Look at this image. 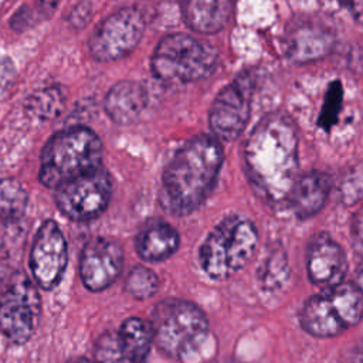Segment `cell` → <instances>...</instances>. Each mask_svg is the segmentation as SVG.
<instances>
[{"label": "cell", "mask_w": 363, "mask_h": 363, "mask_svg": "<svg viewBox=\"0 0 363 363\" xmlns=\"http://www.w3.org/2000/svg\"><path fill=\"white\" fill-rule=\"evenodd\" d=\"M244 170L255 193L271 204L288 200L298 179V135L292 121L272 112L248 135L242 147Z\"/></svg>", "instance_id": "1"}, {"label": "cell", "mask_w": 363, "mask_h": 363, "mask_svg": "<svg viewBox=\"0 0 363 363\" xmlns=\"http://www.w3.org/2000/svg\"><path fill=\"white\" fill-rule=\"evenodd\" d=\"M223 163L217 139L200 135L173 156L163 172L160 203L174 216L194 211L210 194Z\"/></svg>", "instance_id": "2"}, {"label": "cell", "mask_w": 363, "mask_h": 363, "mask_svg": "<svg viewBox=\"0 0 363 363\" xmlns=\"http://www.w3.org/2000/svg\"><path fill=\"white\" fill-rule=\"evenodd\" d=\"M153 343L167 357L182 363H201L216 352L204 311L191 301H160L150 318Z\"/></svg>", "instance_id": "3"}, {"label": "cell", "mask_w": 363, "mask_h": 363, "mask_svg": "<svg viewBox=\"0 0 363 363\" xmlns=\"http://www.w3.org/2000/svg\"><path fill=\"white\" fill-rule=\"evenodd\" d=\"M102 142L98 135L84 126L55 133L44 146L38 179L50 189L92 172L101 166Z\"/></svg>", "instance_id": "4"}, {"label": "cell", "mask_w": 363, "mask_h": 363, "mask_svg": "<svg viewBox=\"0 0 363 363\" xmlns=\"http://www.w3.org/2000/svg\"><path fill=\"white\" fill-rule=\"evenodd\" d=\"M257 245L258 231L254 223L240 216H228L201 242L200 267L208 278L224 281L251 261Z\"/></svg>", "instance_id": "5"}, {"label": "cell", "mask_w": 363, "mask_h": 363, "mask_svg": "<svg viewBox=\"0 0 363 363\" xmlns=\"http://www.w3.org/2000/svg\"><path fill=\"white\" fill-rule=\"evenodd\" d=\"M363 292L354 282H342L309 296L299 313L301 328L315 337H335L360 323Z\"/></svg>", "instance_id": "6"}, {"label": "cell", "mask_w": 363, "mask_h": 363, "mask_svg": "<svg viewBox=\"0 0 363 363\" xmlns=\"http://www.w3.org/2000/svg\"><path fill=\"white\" fill-rule=\"evenodd\" d=\"M217 65V50L186 33H173L163 37L150 61L153 75L169 84L204 79L216 71Z\"/></svg>", "instance_id": "7"}, {"label": "cell", "mask_w": 363, "mask_h": 363, "mask_svg": "<svg viewBox=\"0 0 363 363\" xmlns=\"http://www.w3.org/2000/svg\"><path fill=\"white\" fill-rule=\"evenodd\" d=\"M145 31V17L136 7H123L102 20L89 37V52L96 61H116L130 54Z\"/></svg>", "instance_id": "8"}, {"label": "cell", "mask_w": 363, "mask_h": 363, "mask_svg": "<svg viewBox=\"0 0 363 363\" xmlns=\"http://www.w3.org/2000/svg\"><path fill=\"white\" fill-rule=\"evenodd\" d=\"M111 196L109 173L99 166L60 186L55 193V204L69 220L89 221L105 211Z\"/></svg>", "instance_id": "9"}, {"label": "cell", "mask_w": 363, "mask_h": 363, "mask_svg": "<svg viewBox=\"0 0 363 363\" xmlns=\"http://www.w3.org/2000/svg\"><path fill=\"white\" fill-rule=\"evenodd\" d=\"M41 312L35 285L21 278L11 284L0 298V330L16 345L26 343L34 333Z\"/></svg>", "instance_id": "10"}, {"label": "cell", "mask_w": 363, "mask_h": 363, "mask_svg": "<svg viewBox=\"0 0 363 363\" xmlns=\"http://www.w3.org/2000/svg\"><path fill=\"white\" fill-rule=\"evenodd\" d=\"M252 91L251 75L242 72L218 92L208 113V125L218 139L234 140L241 135L250 118Z\"/></svg>", "instance_id": "11"}, {"label": "cell", "mask_w": 363, "mask_h": 363, "mask_svg": "<svg viewBox=\"0 0 363 363\" xmlns=\"http://www.w3.org/2000/svg\"><path fill=\"white\" fill-rule=\"evenodd\" d=\"M67 261V241L61 228L54 220L44 221L35 233L30 252V268L35 282L44 289L57 286Z\"/></svg>", "instance_id": "12"}, {"label": "cell", "mask_w": 363, "mask_h": 363, "mask_svg": "<svg viewBox=\"0 0 363 363\" xmlns=\"http://www.w3.org/2000/svg\"><path fill=\"white\" fill-rule=\"evenodd\" d=\"M123 251L121 244L108 237L91 238L79 258V275L84 285L94 292L106 289L122 272Z\"/></svg>", "instance_id": "13"}, {"label": "cell", "mask_w": 363, "mask_h": 363, "mask_svg": "<svg viewBox=\"0 0 363 363\" xmlns=\"http://www.w3.org/2000/svg\"><path fill=\"white\" fill-rule=\"evenodd\" d=\"M306 271L311 282L323 289L342 284L347 272L345 250L328 233H318L308 245Z\"/></svg>", "instance_id": "14"}, {"label": "cell", "mask_w": 363, "mask_h": 363, "mask_svg": "<svg viewBox=\"0 0 363 363\" xmlns=\"http://www.w3.org/2000/svg\"><path fill=\"white\" fill-rule=\"evenodd\" d=\"M333 33L315 21H299L291 27L286 38V50L292 60L299 62L325 57L333 45Z\"/></svg>", "instance_id": "15"}, {"label": "cell", "mask_w": 363, "mask_h": 363, "mask_svg": "<svg viewBox=\"0 0 363 363\" xmlns=\"http://www.w3.org/2000/svg\"><path fill=\"white\" fill-rule=\"evenodd\" d=\"M330 189V177L323 172L312 170L296 179L288 197V203L295 216L301 220H305L322 210Z\"/></svg>", "instance_id": "16"}, {"label": "cell", "mask_w": 363, "mask_h": 363, "mask_svg": "<svg viewBox=\"0 0 363 363\" xmlns=\"http://www.w3.org/2000/svg\"><path fill=\"white\" fill-rule=\"evenodd\" d=\"M147 104L145 86L135 81L116 82L106 94L104 108L106 115L118 125L135 122Z\"/></svg>", "instance_id": "17"}, {"label": "cell", "mask_w": 363, "mask_h": 363, "mask_svg": "<svg viewBox=\"0 0 363 363\" xmlns=\"http://www.w3.org/2000/svg\"><path fill=\"white\" fill-rule=\"evenodd\" d=\"M177 230L164 221L146 224L136 235L135 248L138 255L147 262H162L170 258L179 248Z\"/></svg>", "instance_id": "18"}, {"label": "cell", "mask_w": 363, "mask_h": 363, "mask_svg": "<svg viewBox=\"0 0 363 363\" xmlns=\"http://www.w3.org/2000/svg\"><path fill=\"white\" fill-rule=\"evenodd\" d=\"M234 0H183L182 13L186 24L201 34L220 31L230 20Z\"/></svg>", "instance_id": "19"}, {"label": "cell", "mask_w": 363, "mask_h": 363, "mask_svg": "<svg viewBox=\"0 0 363 363\" xmlns=\"http://www.w3.org/2000/svg\"><path fill=\"white\" fill-rule=\"evenodd\" d=\"M116 335L126 362L145 363L153 343L150 323L142 318L130 316L122 322Z\"/></svg>", "instance_id": "20"}, {"label": "cell", "mask_w": 363, "mask_h": 363, "mask_svg": "<svg viewBox=\"0 0 363 363\" xmlns=\"http://www.w3.org/2000/svg\"><path fill=\"white\" fill-rule=\"evenodd\" d=\"M65 92L60 86H48L31 94L24 106L33 116L47 121L58 116L64 109Z\"/></svg>", "instance_id": "21"}, {"label": "cell", "mask_w": 363, "mask_h": 363, "mask_svg": "<svg viewBox=\"0 0 363 363\" xmlns=\"http://www.w3.org/2000/svg\"><path fill=\"white\" fill-rule=\"evenodd\" d=\"M28 194L26 187L16 179L0 180V218L6 221L18 220L27 207Z\"/></svg>", "instance_id": "22"}, {"label": "cell", "mask_w": 363, "mask_h": 363, "mask_svg": "<svg viewBox=\"0 0 363 363\" xmlns=\"http://www.w3.org/2000/svg\"><path fill=\"white\" fill-rule=\"evenodd\" d=\"M57 3L58 0H35V4L33 1L34 6L24 4L14 13L10 24L17 31L27 30L40 21L50 18L57 9Z\"/></svg>", "instance_id": "23"}, {"label": "cell", "mask_w": 363, "mask_h": 363, "mask_svg": "<svg viewBox=\"0 0 363 363\" xmlns=\"http://www.w3.org/2000/svg\"><path fill=\"white\" fill-rule=\"evenodd\" d=\"M125 289L136 299H147L157 292L159 278L147 267L136 265L126 277Z\"/></svg>", "instance_id": "24"}, {"label": "cell", "mask_w": 363, "mask_h": 363, "mask_svg": "<svg viewBox=\"0 0 363 363\" xmlns=\"http://www.w3.org/2000/svg\"><path fill=\"white\" fill-rule=\"evenodd\" d=\"M337 191L345 206H353L363 199V163H356L346 169Z\"/></svg>", "instance_id": "25"}, {"label": "cell", "mask_w": 363, "mask_h": 363, "mask_svg": "<svg viewBox=\"0 0 363 363\" xmlns=\"http://www.w3.org/2000/svg\"><path fill=\"white\" fill-rule=\"evenodd\" d=\"M95 363H128L121 350L116 332H108L99 337L95 346Z\"/></svg>", "instance_id": "26"}, {"label": "cell", "mask_w": 363, "mask_h": 363, "mask_svg": "<svg viewBox=\"0 0 363 363\" xmlns=\"http://www.w3.org/2000/svg\"><path fill=\"white\" fill-rule=\"evenodd\" d=\"M342 95H343V91H342L340 82L339 81L332 82L326 92L323 108H322V112L319 116V125L322 128L330 129L332 125L336 122L337 113L342 106Z\"/></svg>", "instance_id": "27"}, {"label": "cell", "mask_w": 363, "mask_h": 363, "mask_svg": "<svg viewBox=\"0 0 363 363\" xmlns=\"http://www.w3.org/2000/svg\"><path fill=\"white\" fill-rule=\"evenodd\" d=\"M14 78V67L10 61L0 62V96L10 88Z\"/></svg>", "instance_id": "28"}, {"label": "cell", "mask_w": 363, "mask_h": 363, "mask_svg": "<svg viewBox=\"0 0 363 363\" xmlns=\"http://www.w3.org/2000/svg\"><path fill=\"white\" fill-rule=\"evenodd\" d=\"M352 233L354 240L363 245V206L359 208V211L353 217L352 223Z\"/></svg>", "instance_id": "29"}, {"label": "cell", "mask_w": 363, "mask_h": 363, "mask_svg": "<svg viewBox=\"0 0 363 363\" xmlns=\"http://www.w3.org/2000/svg\"><path fill=\"white\" fill-rule=\"evenodd\" d=\"M340 3L357 21H363V0H340Z\"/></svg>", "instance_id": "30"}, {"label": "cell", "mask_w": 363, "mask_h": 363, "mask_svg": "<svg viewBox=\"0 0 363 363\" xmlns=\"http://www.w3.org/2000/svg\"><path fill=\"white\" fill-rule=\"evenodd\" d=\"M352 363H363V339H362V342L356 346V349H354V352H353Z\"/></svg>", "instance_id": "31"}, {"label": "cell", "mask_w": 363, "mask_h": 363, "mask_svg": "<svg viewBox=\"0 0 363 363\" xmlns=\"http://www.w3.org/2000/svg\"><path fill=\"white\" fill-rule=\"evenodd\" d=\"M356 285H357V288L363 292V265L359 268V271H357V274H356V282H354Z\"/></svg>", "instance_id": "32"}, {"label": "cell", "mask_w": 363, "mask_h": 363, "mask_svg": "<svg viewBox=\"0 0 363 363\" xmlns=\"http://www.w3.org/2000/svg\"><path fill=\"white\" fill-rule=\"evenodd\" d=\"M69 363H94V362H89V360H86V359H84V357H77V359L71 360Z\"/></svg>", "instance_id": "33"}]
</instances>
